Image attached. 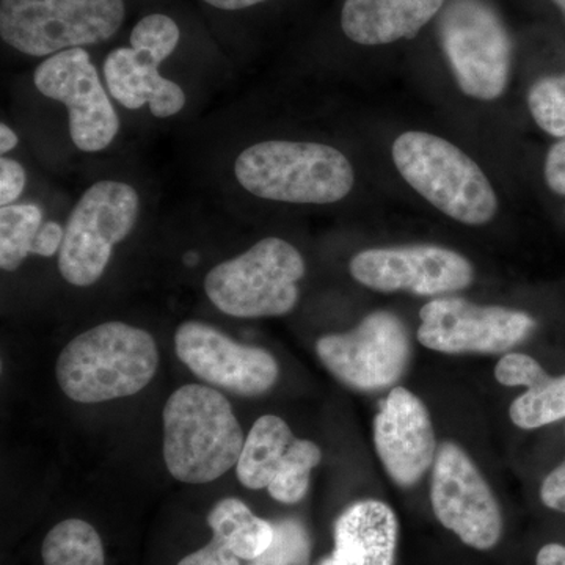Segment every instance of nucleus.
Returning a JSON list of instances; mask_svg holds the SVG:
<instances>
[{
	"label": "nucleus",
	"instance_id": "nucleus-35",
	"mask_svg": "<svg viewBox=\"0 0 565 565\" xmlns=\"http://www.w3.org/2000/svg\"><path fill=\"white\" fill-rule=\"evenodd\" d=\"M553 2H555L556 6L559 7L561 10H563L565 17V0H553Z\"/></svg>",
	"mask_w": 565,
	"mask_h": 565
},
{
	"label": "nucleus",
	"instance_id": "nucleus-16",
	"mask_svg": "<svg viewBox=\"0 0 565 565\" xmlns=\"http://www.w3.org/2000/svg\"><path fill=\"white\" fill-rule=\"evenodd\" d=\"M174 349L196 377L239 396H262L274 388L280 374L273 353L236 343L210 323H181L174 333Z\"/></svg>",
	"mask_w": 565,
	"mask_h": 565
},
{
	"label": "nucleus",
	"instance_id": "nucleus-32",
	"mask_svg": "<svg viewBox=\"0 0 565 565\" xmlns=\"http://www.w3.org/2000/svg\"><path fill=\"white\" fill-rule=\"evenodd\" d=\"M535 565H565V545L552 542L539 550Z\"/></svg>",
	"mask_w": 565,
	"mask_h": 565
},
{
	"label": "nucleus",
	"instance_id": "nucleus-17",
	"mask_svg": "<svg viewBox=\"0 0 565 565\" xmlns=\"http://www.w3.org/2000/svg\"><path fill=\"white\" fill-rule=\"evenodd\" d=\"M374 446L390 478L415 486L435 462V433L426 405L404 386L382 401L374 419Z\"/></svg>",
	"mask_w": 565,
	"mask_h": 565
},
{
	"label": "nucleus",
	"instance_id": "nucleus-33",
	"mask_svg": "<svg viewBox=\"0 0 565 565\" xmlns=\"http://www.w3.org/2000/svg\"><path fill=\"white\" fill-rule=\"evenodd\" d=\"M204 2L221 10H243L256 6V3L266 2V0H204Z\"/></svg>",
	"mask_w": 565,
	"mask_h": 565
},
{
	"label": "nucleus",
	"instance_id": "nucleus-27",
	"mask_svg": "<svg viewBox=\"0 0 565 565\" xmlns=\"http://www.w3.org/2000/svg\"><path fill=\"white\" fill-rule=\"evenodd\" d=\"M25 188V172L20 162L0 159V204L10 206L20 199Z\"/></svg>",
	"mask_w": 565,
	"mask_h": 565
},
{
	"label": "nucleus",
	"instance_id": "nucleus-9",
	"mask_svg": "<svg viewBox=\"0 0 565 565\" xmlns=\"http://www.w3.org/2000/svg\"><path fill=\"white\" fill-rule=\"evenodd\" d=\"M180 41V28L166 14H150L137 22L131 47L111 51L104 62V76L110 95L126 109L150 104L151 114L169 118L182 110L185 95L180 85L166 79L159 65Z\"/></svg>",
	"mask_w": 565,
	"mask_h": 565
},
{
	"label": "nucleus",
	"instance_id": "nucleus-2",
	"mask_svg": "<svg viewBox=\"0 0 565 565\" xmlns=\"http://www.w3.org/2000/svg\"><path fill=\"white\" fill-rule=\"evenodd\" d=\"M245 437L232 404L204 385H184L163 408V459L185 484H207L239 462Z\"/></svg>",
	"mask_w": 565,
	"mask_h": 565
},
{
	"label": "nucleus",
	"instance_id": "nucleus-6",
	"mask_svg": "<svg viewBox=\"0 0 565 565\" xmlns=\"http://www.w3.org/2000/svg\"><path fill=\"white\" fill-rule=\"evenodd\" d=\"M125 21L122 0H2L0 35L11 47L46 57L109 40Z\"/></svg>",
	"mask_w": 565,
	"mask_h": 565
},
{
	"label": "nucleus",
	"instance_id": "nucleus-31",
	"mask_svg": "<svg viewBox=\"0 0 565 565\" xmlns=\"http://www.w3.org/2000/svg\"><path fill=\"white\" fill-rule=\"evenodd\" d=\"M63 237H65V230L58 223H43L33 241L32 255L46 256V258L54 256L55 253L61 252Z\"/></svg>",
	"mask_w": 565,
	"mask_h": 565
},
{
	"label": "nucleus",
	"instance_id": "nucleus-8",
	"mask_svg": "<svg viewBox=\"0 0 565 565\" xmlns=\"http://www.w3.org/2000/svg\"><path fill=\"white\" fill-rule=\"evenodd\" d=\"M140 200L132 185L102 181L82 195L66 222L58 252L62 277L74 286L95 285L111 250L128 237L139 217Z\"/></svg>",
	"mask_w": 565,
	"mask_h": 565
},
{
	"label": "nucleus",
	"instance_id": "nucleus-3",
	"mask_svg": "<svg viewBox=\"0 0 565 565\" xmlns=\"http://www.w3.org/2000/svg\"><path fill=\"white\" fill-rule=\"evenodd\" d=\"M234 173L245 191L264 200L297 204L340 202L355 174L337 148L321 143L269 140L241 152Z\"/></svg>",
	"mask_w": 565,
	"mask_h": 565
},
{
	"label": "nucleus",
	"instance_id": "nucleus-4",
	"mask_svg": "<svg viewBox=\"0 0 565 565\" xmlns=\"http://www.w3.org/2000/svg\"><path fill=\"white\" fill-rule=\"evenodd\" d=\"M393 161L411 188L455 221L486 225L497 214V193L486 173L448 140L427 132L401 134L393 143Z\"/></svg>",
	"mask_w": 565,
	"mask_h": 565
},
{
	"label": "nucleus",
	"instance_id": "nucleus-19",
	"mask_svg": "<svg viewBox=\"0 0 565 565\" xmlns=\"http://www.w3.org/2000/svg\"><path fill=\"white\" fill-rule=\"evenodd\" d=\"M446 0H345L341 28L353 43L364 46L414 39Z\"/></svg>",
	"mask_w": 565,
	"mask_h": 565
},
{
	"label": "nucleus",
	"instance_id": "nucleus-26",
	"mask_svg": "<svg viewBox=\"0 0 565 565\" xmlns=\"http://www.w3.org/2000/svg\"><path fill=\"white\" fill-rule=\"evenodd\" d=\"M544 367L526 353L509 352L494 367V377L504 386H530Z\"/></svg>",
	"mask_w": 565,
	"mask_h": 565
},
{
	"label": "nucleus",
	"instance_id": "nucleus-13",
	"mask_svg": "<svg viewBox=\"0 0 565 565\" xmlns=\"http://www.w3.org/2000/svg\"><path fill=\"white\" fill-rule=\"evenodd\" d=\"M33 82L41 95L65 104L71 139L79 150L102 151L117 137L120 120L87 51L74 47L51 55L35 70Z\"/></svg>",
	"mask_w": 565,
	"mask_h": 565
},
{
	"label": "nucleus",
	"instance_id": "nucleus-5",
	"mask_svg": "<svg viewBox=\"0 0 565 565\" xmlns=\"http://www.w3.org/2000/svg\"><path fill=\"white\" fill-rule=\"evenodd\" d=\"M303 275L300 252L280 237H266L215 266L204 278V291L222 313L233 318H278L296 307Z\"/></svg>",
	"mask_w": 565,
	"mask_h": 565
},
{
	"label": "nucleus",
	"instance_id": "nucleus-10",
	"mask_svg": "<svg viewBox=\"0 0 565 565\" xmlns=\"http://www.w3.org/2000/svg\"><path fill=\"white\" fill-rule=\"evenodd\" d=\"M411 351L407 329L388 311L367 315L351 332L323 334L316 343L323 366L362 392L396 384L407 370Z\"/></svg>",
	"mask_w": 565,
	"mask_h": 565
},
{
	"label": "nucleus",
	"instance_id": "nucleus-20",
	"mask_svg": "<svg viewBox=\"0 0 565 565\" xmlns=\"http://www.w3.org/2000/svg\"><path fill=\"white\" fill-rule=\"evenodd\" d=\"M212 539L222 542L239 557L253 561L273 544L274 523L253 514L248 505L236 498H225L207 515Z\"/></svg>",
	"mask_w": 565,
	"mask_h": 565
},
{
	"label": "nucleus",
	"instance_id": "nucleus-14",
	"mask_svg": "<svg viewBox=\"0 0 565 565\" xmlns=\"http://www.w3.org/2000/svg\"><path fill=\"white\" fill-rule=\"evenodd\" d=\"M321 459L318 445L294 437L280 416L264 415L245 437L236 475L247 489H267L278 503L296 504L307 494L311 471Z\"/></svg>",
	"mask_w": 565,
	"mask_h": 565
},
{
	"label": "nucleus",
	"instance_id": "nucleus-18",
	"mask_svg": "<svg viewBox=\"0 0 565 565\" xmlns=\"http://www.w3.org/2000/svg\"><path fill=\"white\" fill-rule=\"evenodd\" d=\"M399 523L388 504L356 501L334 523L332 555L319 565H394Z\"/></svg>",
	"mask_w": 565,
	"mask_h": 565
},
{
	"label": "nucleus",
	"instance_id": "nucleus-28",
	"mask_svg": "<svg viewBox=\"0 0 565 565\" xmlns=\"http://www.w3.org/2000/svg\"><path fill=\"white\" fill-rule=\"evenodd\" d=\"M178 565H241V559L228 546L222 542L211 539L210 544L203 548L196 550L195 553L182 557Z\"/></svg>",
	"mask_w": 565,
	"mask_h": 565
},
{
	"label": "nucleus",
	"instance_id": "nucleus-7",
	"mask_svg": "<svg viewBox=\"0 0 565 565\" xmlns=\"http://www.w3.org/2000/svg\"><path fill=\"white\" fill-rule=\"evenodd\" d=\"M440 40L460 90L493 102L511 73L512 43L500 14L486 0H451L440 18Z\"/></svg>",
	"mask_w": 565,
	"mask_h": 565
},
{
	"label": "nucleus",
	"instance_id": "nucleus-24",
	"mask_svg": "<svg viewBox=\"0 0 565 565\" xmlns=\"http://www.w3.org/2000/svg\"><path fill=\"white\" fill-rule=\"evenodd\" d=\"M274 531L273 544L248 565H310V534L299 520H280Z\"/></svg>",
	"mask_w": 565,
	"mask_h": 565
},
{
	"label": "nucleus",
	"instance_id": "nucleus-29",
	"mask_svg": "<svg viewBox=\"0 0 565 565\" xmlns=\"http://www.w3.org/2000/svg\"><path fill=\"white\" fill-rule=\"evenodd\" d=\"M541 500L545 508L565 514V459L546 475L541 486Z\"/></svg>",
	"mask_w": 565,
	"mask_h": 565
},
{
	"label": "nucleus",
	"instance_id": "nucleus-34",
	"mask_svg": "<svg viewBox=\"0 0 565 565\" xmlns=\"http://www.w3.org/2000/svg\"><path fill=\"white\" fill-rule=\"evenodd\" d=\"M18 141H20V139H18L17 134L11 131L9 126H0V152H2V154L13 150V148L17 147Z\"/></svg>",
	"mask_w": 565,
	"mask_h": 565
},
{
	"label": "nucleus",
	"instance_id": "nucleus-23",
	"mask_svg": "<svg viewBox=\"0 0 565 565\" xmlns=\"http://www.w3.org/2000/svg\"><path fill=\"white\" fill-rule=\"evenodd\" d=\"M43 225V211L32 203L10 204L0 210V267L13 273L32 253Z\"/></svg>",
	"mask_w": 565,
	"mask_h": 565
},
{
	"label": "nucleus",
	"instance_id": "nucleus-1",
	"mask_svg": "<svg viewBox=\"0 0 565 565\" xmlns=\"http://www.w3.org/2000/svg\"><path fill=\"white\" fill-rule=\"evenodd\" d=\"M159 367L154 338L125 322H106L74 338L55 364L63 393L81 404L134 396Z\"/></svg>",
	"mask_w": 565,
	"mask_h": 565
},
{
	"label": "nucleus",
	"instance_id": "nucleus-12",
	"mask_svg": "<svg viewBox=\"0 0 565 565\" xmlns=\"http://www.w3.org/2000/svg\"><path fill=\"white\" fill-rule=\"evenodd\" d=\"M418 338L441 353H501L523 343L535 321L523 311L482 307L457 297H441L419 311Z\"/></svg>",
	"mask_w": 565,
	"mask_h": 565
},
{
	"label": "nucleus",
	"instance_id": "nucleus-11",
	"mask_svg": "<svg viewBox=\"0 0 565 565\" xmlns=\"http://www.w3.org/2000/svg\"><path fill=\"white\" fill-rule=\"evenodd\" d=\"M430 503L438 522L471 548L492 550L503 535V515L492 489L452 441H445L435 456Z\"/></svg>",
	"mask_w": 565,
	"mask_h": 565
},
{
	"label": "nucleus",
	"instance_id": "nucleus-15",
	"mask_svg": "<svg viewBox=\"0 0 565 565\" xmlns=\"http://www.w3.org/2000/svg\"><path fill=\"white\" fill-rule=\"evenodd\" d=\"M349 270L356 281L374 291L418 296L460 291L475 278L473 266L460 253L426 244L356 253Z\"/></svg>",
	"mask_w": 565,
	"mask_h": 565
},
{
	"label": "nucleus",
	"instance_id": "nucleus-30",
	"mask_svg": "<svg viewBox=\"0 0 565 565\" xmlns=\"http://www.w3.org/2000/svg\"><path fill=\"white\" fill-rule=\"evenodd\" d=\"M545 181L550 191L565 195V139L553 145L545 159Z\"/></svg>",
	"mask_w": 565,
	"mask_h": 565
},
{
	"label": "nucleus",
	"instance_id": "nucleus-21",
	"mask_svg": "<svg viewBox=\"0 0 565 565\" xmlns=\"http://www.w3.org/2000/svg\"><path fill=\"white\" fill-rule=\"evenodd\" d=\"M44 565H106L98 531L81 519L63 520L52 527L43 546Z\"/></svg>",
	"mask_w": 565,
	"mask_h": 565
},
{
	"label": "nucleus",
	"instance_id": "nucleus-25",
	"mask_svg": "<svg viewBox=\"0 0 565 565\" xmlns=\"http://www.w3.org/2000/svg\"><path fill=\"white\" fill-rule=\"evenodd\" d=\"M527 106L542 131L565 139V74L535 82L527 95Z\"/></svg>",
	"mask_w": 565,
	"mask_h": 565
},
{
	"label": "nucleus",
	"instance_id": "nucleus-22",
	"mask_svg": "<svg viewBox=\"0 0 565 565\" xmlns=\"http://www.w3.org/2000/svg\"><path fill=\"white\" fill-rule=\"evenodd\" d=\"M511 422L520 429L534 430L565 419V374L545 373L527 386L509 407Z\"/></svg>",
	"mask_w": 565,
	"mask_h": 565
}]
</instances>
